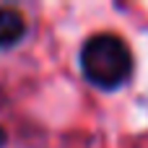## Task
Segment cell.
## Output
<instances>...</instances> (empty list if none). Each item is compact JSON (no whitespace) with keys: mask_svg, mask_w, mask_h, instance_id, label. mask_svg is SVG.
I'll use <instances>...</instances> for the list:
<instances>
[{"mask_svg":"<svg viewBox=\"0 0 148 148\" xmlns=\"http://www.w3.org/2000/svg\"><path fill=\"white\" fill-rule=\"evenodd\" d=\"M5 140H8V135H5V130H3V127H0V148L5 146Z\"/></svg>","mask_w":148,"mask_h":148,"instance_id":"3","label":"cell"},{"mask_svg":"<svg viewBox=\"0 0 148 148\" xmlns=\"http://www.w3.org/2000/svg\"><path fill=\"white\" fill-rule=\"evenodd\" d=\"M29 31V23L21 10L16 8H0V49H13L23 42Z\"/></svg>","mask_w":148,"mask_h":148,"instance_id":"2","label":"cell"},{"mask_svg":"<svg viewBox=\"0 0 148 148\" xmlns=\"http://www.w3.org/2000/svg\"><path fill=\"white\" fill-rule=\"evenodd\" d=\"M81 73L86 83L99 91H117L122 88L135 70V60L130 47L117 34H94L81 47Z\"/></svg>","mask_w":148,"mask_h":148,"instance_id":"1","label":"cell"}]
</instances>
